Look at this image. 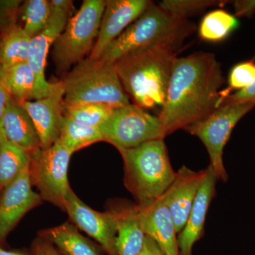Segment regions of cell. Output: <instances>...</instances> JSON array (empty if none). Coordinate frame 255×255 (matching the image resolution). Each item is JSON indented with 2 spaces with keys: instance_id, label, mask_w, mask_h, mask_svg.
<instances>
[{
  "instance_id": "obj_11",
  "label": "cell",
  "mask_w": 255,
  "mask_h": 255,
  "mask_svg": "<svg viewBox=\"0 0 255 255\" xmlns=\"http://www.w3.org/2000/svg\"><path fill=\"white\" fill-rule=\"evenodd\" d=\"M65 210L77 227L93 238L109 255H117L115 239L118 216L116 211H95L78 198L70 188L65 201Z\"/></svg>"
},
{
  "instance_id": "obj_13",
  "label": "cell",
  "mask_w": 255,
  "mask_h": 255,
  "mask_svg": "<svg viewBox=\"0 0 255 255\" xmlns=\"http://www.w3.org/2000/svg\"><path fill=\"white\" fill-rule=\"evenodd\" d=\"M152 4L148 0H108L95 46L88 58L99 60L111 43Z\"/></svg>"
},
{
  "instance_id": "obj_20",
  "label": "cell",
  "mask_w": 255,
  "mask_h": 255,
  "mask_svg": "<svg viewBox=\"0 0 255 255\" xmlns=\"http://www.w3.org/2000/svg\"><path fill=\"white\" fill-rule=\"evenodd\" d=\"M31 38L16 21L0 31V67L5 70L27 62Z\"/></svg>"
},
{
  "instance_id": "obj_15",
  "label": "cell",
  "mask_w": 255,
  "mask_h": 255,
  "mask_svg": "<svg viewBox=\"0 0 255 255\" xmlns=\"http://www.w3.org/2000/svg\"><path fill=\"white\" fill-rule=\"evenodd\" d=\"M137 216L145 236L155 241L166 255H179L175 223L162 198L137 204Z\"/></svg>"
},
{
  "instance_id": "obj_27",
  "label": "cell",
  "mask_w": 255,
  "mask_h": 255,
  "mask_svg": "<svg viewBox=\"0 0 255 255\" xmlns=\"http://www.w3.org/2000/svg\"><path fill=\"white\" fill-rule=\"evenodd\" d=\"M114 110L108 106L98 104H63L64 117L82 125L99 128L110 118Z\"/></svg>"
},
{
  "instance_id": "obj_36",
  "label": "cell",
  "mask_w": 255,
  "mask_h": 255,
  "mask_svg": "<svg viewBox=\"0 0 255 255\" xmlns=\"http://www.w3.org/2000/svg\"><path fill=\"white\" fill-rule=\"evenodd\" d=\"M1 19H0V31H1Z\"/></svg>"
},
{
  "instance_id": "obj_25",
  "label": "cell",
  "mask_w": 255,
  "mask_h": 255,
  "mask_svg": "<svg viewBox=\"0 0 255 255\" xmlns=\"http://www.w3.org/2000/svg\"><path fill=\"white\" fill-rule=\"evenodd\" d=\"M239 26L234 15L216 9L206 15L199 27V36L209 42H220L228 38Z\"/></svg>"
},
{
  "instance_id": "obj_33",
  "label": "cell",
  "mask_w": 255,
  "mask_h": 255,
  "mask_svg": "<svg viewBox=\"0 0 255 255\" xmlns=\"http://www.w3.org/2000/svg\"><path fill=\"white\" fill-rule=\"evenodd\" d=\"M137 255H166L162 248L155 241L145 236L143 247Z\"/></svg>"
},
{
  "instance_id": "obj_12",
  "label": "cell",
  "mask_w": 255,
  "mask_h": 255,
  "mask_svg": "<svg viewBox=\"0 0 255 255\" xmlns=\"http://www.w3.org/2000/svg\"><path fill=\"white\" fill-rule=\"evenodd\" d=\"M30 164L3 188L0 196V242L26 213L41 202V195L32 189Z\"/></svg>"
},
{
  "instance_id": "obj_19",
  "label": "cell",
  "mask_w": 255,
  "mask_h": 255,
  "mask_svg": "<svg viewBox=\"0 0 255 255\" xmlns=\"http://www.w3.org/2000/svg\"><path fill=\"white\" fill-rule=\"evenodd\" d=\"M116 212L118 216L116 255H138L143 247L145 234L139 221L137 206H128Z\"/></svg>"
},
{
  "instance_id": "obj_8",
  "label": "cell",
  "mask_w": 255,
  "mask_h": 255,
  "mask_svg": "<svg viewBox=\"0 0 255 255\" xmlns=\"http://www.w3.org/2000/svg\"><path fill=\"white\" fill-rule=\"evenodd\" d=\"M100 130L103 141L112 144L119 151L166 137L159 116L152 115L131 104L114 109Z\"/></svg>"
},
{
  "instance_id": "obj_9",
  "label": "cell",
  "mask_w": 255,
  "mask_h": 255,
  "mask_svg": "<svg viewBox=\"0 0 255 255\" xmlns=\"http://www.w3.org/2000/svg\"><path fill=\"white\" fill-rule=\"evenodd\" d=\"M72 155L58 140L47 148L40 147L31 153L32 182L38 188L42 199L63 210L70 189L68 167Z\"/></svg>"
},
{
  "instance_id": "obj_30",
  "label": "cell",
  "mask_w": 255,
  "mask_h": 255,
  "mask_svg": "<svg viewBox=\"0 0 255 255\" xmlns=\"http://www.w3.org/2000/svg\"><path fill=\"white\" fill-rule=\"evenodd\" d=\"M243 102H251L255 105V78L249 87L241 91H238L233 95H228L226 98L221 100L219 107L221 105H226V104L243 103Z\"/></svg>"
},
{
  "instance_id": "obj_5",
  "label": "cell",
  "mask_w": 255,
  "mask_h": 255,
  "mask_svg": "<svg viewBox=\"0 0 255 255\" xmlns=\"http://www.w3.org/2000/svg\"><path fill=\"white\" fill-rule=\"evenodd\" d=\"M62 81L64 105L98 104L117 109L130 104L114 63L87 58L77 64Z\"/></svg>"
},
{
  "instance_id": "obj_3",
  "label": "cell",
  "mask_w": 255,
  "mask_h": 255,
  "mask_svg": "<svg viewBox=\"0 0 255 255\" xmlns=\"http://www.w3.org/2000/svg\"><path fill=\"white\" fill-rule=\"evenodd\" d=\"M196 30V25L177 17L152 3L106 48L100 60L114 63L132 50L151 46L167 47L177 52Z\"/></svg>"
},
{
  "instance_id": "obj_28",
  "label": "cell",
  "mask_w": 255,
  "mask_h": 255,
  "mask_svg": "<svg viewBox=\"0 0 255 255\" xmlns=\"http://www.w3.org/2000/svg\"><path fill=\"white\" fill-rule=\"evenodd\" d=\"M215 0H163L158 5L164 11L177 16L187 19L204 12L211 6L221 4Z\"/></svg>"
},
{
  "instance_id": "obj_35",
  "label": "cell",
  "mask_w": 255,
  "mask_h": 255,
  "mask_svg": "<svg viewBox=\"0 0 255 255\" xmlns=\"http://www.w3.org/2000/svg\"><path fill=\"white\" fill-rule=\"evenodd\" d=\"M0 255H30L27 253H23V252L18 251H9L3 249L0 247Z\"/></svg>"
},
{
  "instance_id": "obj_23",
  "label": "cell",
  "mask_w": 255,
  "mask_h": 255,
  "mask_svg": "<svg viewBox=\"0 0 255 255\" xmlns=\"http://www.w3.org/2000/svg\"><path fill=\"white\" fill-rule=\"evenodd\" d=\"M31 164V153L8 142L0 133V188L14 180Z\"/></svg>"
},
{
  "instance_id": "obj_1",
  "label": "cell",
  "mask_w": 255,
  "mask_h": 255,
  "mask_svg": "<svg viewBox=\"0 0 255 255\" xmlns=\"http://www.w3.org/2000/svg\"><path fill=\"white\" fill-rule=\"evenodd\" d=\"M224 81L221 64L212 53L199 52L177 58L165 103L158 115L166 136L216 110Z\"/></svg>"
},
{
  "instance_id": "obj_17",
  "label": "cell",
  "mask_w": 255,
  "mask_h": 255,
  "mask_svg": "<svg viewBox=\"0 0 255 255\" xmlns=\"http://www.w3.org/2000/svg\"><path fill=\"white\" fill-rule=\"evenodd\" d=\"M204 175L205 169L195 172L182 166L174 182L161 196L173 216L177 234L187 223Z\"/></svg>"
},
{
  "instance_id": "obj_10",
  "label": "cell",
  "mask_w": 255,
  "mask_h": 255,
  "mask_svg": "<svg viewBox=\"0 0 255 255\" xmlns=\"http://www.w3.org/2000/svg\"><path fill=\"white\" fill-rule=\"evenodd\" d=\"M52 12L49 21L41 32L31 38L27 63L36 76V100L45 98L54 90L55 82L46 80L45 71L50 47L63 31L74 9L67 1L51 2Z\"/></svg>"
},
{
  "instance_id": "obj_2",
  "label": "cell",
  "mask_w": 255,
  "mask_h": 255,
  "mask_svg": "<svg viewBox=\"0 0 255 255\" xmlns=\"http://www.w3.org/2000/svg\"><path fill=\"white\" fill-rule=\"evenodd\" d=\"M177 52L162 46L132 50L114 63L119 80L134 105L143 110L165 103Z\"/></svg>"
},
{
  "instance_id": "obj_18",
  "label": "cell",
  "mask_w": 255,
  "mask_h": 255,
  "mask_svg": "<svg viewBox=\"0 0 255 255\" xmlns=\"http://www.w3.org/2000/svg\"><path fill=\"white\" fill-rule=\"evenodd\" d=\"M0 133L10 143L29 153L41 147L29 115L14 97L10 99L0 121Z\"/></svg>"
},
{
  "instance_id": "obj_29",
  "label": "cell",
  "mask_w": 255,
  "mask_h": 255,
  "mask_svg": "<svg viewBox=\"0 0 255 255\" xmlns=\"http://www.w3.org/2000/svg\"><path fill=\"white\" fill-rule=\"evenodd\" d=\"M255 78V63L254 60L243 62L235 65L228 78L229 87L227 90L221 92V100L230 95V92L233 90L238 91L244 90L253 83ZM220 105V104H219Z\"/></svg>"
},
{
  "instance_id": "obj_14",
  "label": "cell",
  "mask_w": 255,
  "mask_h": 255,
  "mask_svg": "<svg viewBox=\"0 0 255 255\" xmlns=\"http://www.w3.org/2000/svg\"><path fill=\"white\" fill-rule=\"evenodd\" d=\"M64 85L56 82L50 95L41 100L19 102L31 118L39 137L41 148L55 143L60 136L63 117Z\"/></svg>"
},
{
  "instance_id": "obj_26",
  "label": "cell",
  "mask_w": 255,
  "mask_h": 255,
  "mask_svg": "<svg viewBox=\"0 0 255 255\" xmlns=\"http://www.w3.org/2000/svg\"><path fill=\"white\" fill-rule=\"evenodd\" d=\"M51 12V4L48 0L23 1L19 13L23 21V29L30 38H33L44 29Z\"/></svg>"
},
{
  "instance_id": "obj_32",
  "label": "cell",
  "mask_w": 255,
  "mask_h": 255,
  "mask_svg": "<svg viewBox=\"0 0 255 255\" xmlns=\"http://www.w3.org/2000/svg\"><path fill=\"white\" fill-rule=\"evenodd\" d=\"M33 255H59V254L51 243L42 238L35 243Z\"/></svg>"
},
{
  "instance_id": "obj_4",
  "label": "cell",
  "mask_w": 255,
  "mask_h": 255,
  "mask_svg": "<svg viewBox=\"0 0 255 255\" xmlns=\"http://www.w3.org/2000/svg\"><path fill=\"white\" fill-rule=\"evenodd\" d=\"M119 152L124 160L126 186L138 204L160 197L174 182L177 172L171 164L164 139Z\"/></svg>"
},
{
  "instance_id": "obj_16",
  "label": "cell",
  "mask_w": 255,
  "mask_h": 255,
  "mask_svg": "<svg viewBox=\"0 0 255 255\" xmlns=\"http://www.w3.org/2000/svg\"><path fill=\"white\" fill-rule=\"evenodd\" d=\"M218 179L209 166L185 226L177 236L179 255H193L194 245L204 236L206 215L216 196Z\"/></svg>"
},
{
  "instance_id": "obj_24",
  "label": "cell",
  "mask_w": 255,
  "mask_h": 255,
  "mask_svg": "<svg viewBox=\"0 0 255 255\" xmlns=\"http://www.w3.org/2000/svg\"><path fill=\"white\" fill-rule=\"evenodd\" d=\"M58 141L72 153L95 142L103 141L99 128L87 127L63 117Z\"/></svg>"
},
{
  "instance_id": "obj_21",
  "label": "cell",
  "mask_w": 255,
  "mask_h": 255,
  "mask_svg": "<svg viewBox=\"0 0 255 255\" xmlns=\"http://www.w3.org/2000/svg\"><path fill=\"white\" fill-rule=\"evenodd\" d=\"M41 237L56 246L63 255H99L95 246L70 223L41 231Z\"/></svg>"
},
{
  "instance_id": "obj_34",
  "label": "cell",
  "mask_w": 255,
  "mask_h": 255,
  "mask_svg": "<svg viewBox=\"0 0 255 255\" xmlns=\"http://www.w3.org/2000/svg\"><path fill=\"white\" fill-rule=\"evenodd\" d=\"M11 97V95H10L9 90L5 85L0 68V121L4 115Z\"/></svg>"
},
{
  "instance_id": "obj_6",
  "label": "cell",
  "mask_w": 255,
  "mask_h": 255,
  "mask_svg": "<svg viewBox=\"0 0 255 255\" xmlns=\"http://www.w3.org/2000/svg\"><path fill=\"white\" fill-rule=\"evenodd\" d=\"M106 2L105 0H85L76 14L69 18L52 50L58 73H67L72 65L90 54L98 36Z\"/></svg>"
},
{
  "instance_id": "obj_22",
  "label": "cell",
  "mask_w": 255,
  "mask_h": 255,
  "mask_svg": "<svg viewBox=\"0 0 255 255\" xmlns=\"http://www.w3.org/2000/svg\"><path fill=\"white\" fill-rule=\"evenodd\" d=\"M0 68L11 97L19 102L36 100V76L27 62L5 70Z\"/></svg>"
},
{
  "instance_id": "obj_31",
  "label": "cell",
  "mask_w": 255,
  "mask_h": 255,
  "mask_svg": "<svg viewBox=\"0 0 255 255\" xmlns=\"http://www.w3.org/2000/svg\"><path fill=\"white\" fill-rule=\"evenodd\" d=\"M236 16L251 17L255 12V0H238L233 1Z\"/></svg>"
},
{
  "instance_id": "obj_7",
  "label": "cell",
  "mask_w": 255,
  "mask_h": 255,
  "mask_svg": "<svg viewBox=\"0 0 255 255\" xmlns=\"http://www.w3.org/2000/svg\"><path fill=\"white\" fill-rule=\"evenodd\" d=\"M255 107L251 102L221 105L206 118L184 128L200 139L205 146L209 156V165L218 180L227 182L228 176L223 159L225 146L238 122Z\"/></svg>"
}]
</instances>
